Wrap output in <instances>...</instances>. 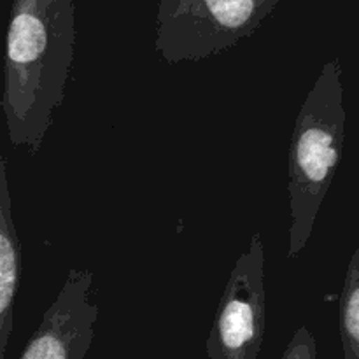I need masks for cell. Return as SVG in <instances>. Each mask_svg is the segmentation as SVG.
<instances>
[{
  "label": "cell",
  "instance_id": "obj_1",
  "mask_svg": "<svg viewBox=\"0 0 359 359\" xmlns=\"http://www.w3.org/2000/svg\"><path fill=\"white\" fill-rule=\"evenodd\" d=\"M74 0H13L2 105L13 146L34 156L63 104L76 44Z\"/></svg>",
  "mask_w": 359,
  "mask_h": 359
},
{
  "label": "cell",
  "instance_id": "obj_2",
  "mask_svg": "<svg viewBox=\"0 0 359 359\" xmlns=\"http://www.w3.org/2000/svg\"><path fill=\"white\" fill-rule=\"evenodd\" d=\"M346 119L342 67L335 58L325 63L305 97L291 135L287 258H298L311 238L316 217L342 160Z\"/></svg>",
  "mask_w": 359,
  "mask_h": 359
},
{
  "label": "cell",
  "instance_id": "obj_3",
  "mask_svg": "<svg viewBox=\"0 0 359 359\" xmlns=\"http://www.w3.org/2000/svg\"><path fill=\"white\" fill-rule=\"evenodd\" d=\"M280 0H160L154 48L168 63L198 62L251 37Z\"/></svg>",
  "mask_w": 359,
  "mask_h": 359
},
{
  "label": "cell",
  "instance_id": "obj_4",
  "mask_svg": "<svg viewBox=\"0 0 359 359\" xmlns=\"http://www.w3.org/2000/svg\"><path fill=\"white\" fill-rule=\"evenodd\" d=\"M265 244L252 235L231 269L205 342L209 359H259L265 340Z\"/></svg>",
  "mask_w": 359,
  "mask_h": 359
},
{
  "label": "cell",
  "instance_id": "obj_5",
  "mask_svg": "<svg viewBox=\"0 0 359 359\" xmlns=\"http://www.w3.org/2000/svg\"><path fill=\"white\" fill-rule=\"evenodd\" d=\"M93 283L95 276L90 270H69L62 290L44 312L20 359L86 358L98 318Z\"/></svg>",
  "mask_w": 359,
  "mask_h": 359
},
{
  "label": "cell",
  "instance_id": "obj_6",
  "mask_svg": "<svg viewBox=\"0 0 359 359\" xmlns=\"http://www.w3.org/2000/svg\"><path fill=\"white\" fill-rule=\"evenodd\" d=\"M21 277V244L13 217L7 160L0 156V359L13 332V312Z\"/></svg>",
  "mask_w": 359,
  "mask_h": 359
},
{
  "label": "cell",
  "instance_id": "obj_7",
  "mask_svg": "<svg viewBox=\"0 0 359 359\" xmlns=\"http://www.w3.org/2000/svg\"><path fill=\"white\" fill-rule=\"evenodd\" d=\"M340 340L344 359H359V248L347 265L340 298Z\"/></svg>",
  "mask_w": 359,
  "mask_h": 359
},
{
  "label": "cell",
  "instance_id": "obj_8",
  "mask_svg": "<svg viewBox=\"0 0 359 359\" xmlns=\"http://www.w3.org/2000/svg\"><path fill=\"white\" fill-rule=\"evenodd\" d=\"M280 359H319L318 344L307 326H300L294 332Z\"/></svg>",
  "mask_w": 359,
  "mask_h": 359
}]
</instances>
